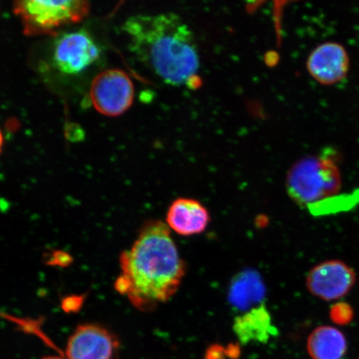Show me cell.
I'll use <instances>...</instances> for the list:
<instances>
[{
    "instance_id": "1",
    "label": "cell",
    "mask_w": 359,
    "mask_h": 359,
    "mask_svg": "<svg viewBox=\"0 0 359 359\" xmlns=\"http://www.w3.org/2000/svg\"><path fill=\"white\" fill-rule=\"evenodd\" d=\"M120 271L115 289L139 311H154L172 298L186 266L168 224L151 221L143 226L131 248L121 254Z\"/></svg>"
},
{
    "instance_id": "2",
    "label": "cell",
    "mask_w": 359,
    "mask_h": 359,
    "mask_svg": "<svg viewBox=\"0 0 359 359\" xmlns=\"http://www.w3.org/2000/svg\"><path fill=\"white\" fill-rule=\"evenodd\" d=\"M122 31L130 52L164 83L184 86L198 74L201 58L195 34L176 13L129 17Z\"/></svg>"
},
{
    "instance_id": "3",
    "label": "cell",
    "mask_w": 359,
    "mask_h": 359,
    "mask_svg": "<svg viewBox=\"0 0 359 359\" xmlns=\"http://www.w3.org/2000/svg\"><path fill=\"white\" fill-rule=\"evenodd\" d=\"M341 187L342 177L338 165L326 155L305 156L294 163L287 174V193L303 208H311L334 196Z\"/></svg>"
},
{
    "instance_id": "4",
    "label": "cell",
    "mask_w": 359,
    "mask_h": 359,
    "mask_svg": "<svg viewBox=\"0 0 359 359\" xmlns=\"http://www.w3.org/2000/svg\"><path fill=\"white\" fill-rule=\"evenodd\" d=\"M13 10L27 36L53 35L62 27L83 20L90 12V4L84 0H22L13 4Z\"/></svg>"
},
{
    "instance_id": "5",
    "label": "cell",
    "mask_w": 359,
    "mask_h": 359,
    "mask_svg": "<svg viewBox=\"0 0 359 359\" xmlns=\"http://www.w3.org/2000/svg\"><path fill=\"white\" fill-rule=\"evenodd\" d=\"M135 90L131 78L122 69L101 72L93 80L89 98L97 112L118 116L127 111L134 101Z\"/></svg>"
},
{
    "instance_id": "6",
    "label": "cell",
    "mask_w": 359,
    "mask_h": 359,
    "mask_svg": "<svg viewBox=\"0 0 359 359\" xmlns=\"http://www.w3.org/2000/svg\"><path fill=\"white\" fill-rule=\"evenodd\" d=\"M101 48L88 31L79 29L58 36L53 44L52 61L67 75H78L100 60Z\"/></svg>"
},
{
    "instance_id": "7",
    "label": "cell",
    "mask_w": 359,
    "mask_h": 359,
    "mask_svg": "<svg viewBox=\"0 0 359 359\" xmlns=\"http://www.w3.org/2000/svg\"><path fill=\"white\" fill-rule=\"evenodd\" d=\"M355 271L339 259L318 264L309 272L306 286L311 293L325 302L342 299L355 285Z\"/></svg>"
},
{
    "instance_id": "8",
    "label": "cell",
    "mask_w": 359,
    "mask_h": 359,
    "mask_svg": "<svg viewBox=\"0 0 359 359\" xmlns=\"http://www.w3.org/2000/svg\"><path fill=\"white\" fill-rule=\"evenodd\" d=\"M119 347V341L105 327L95 324L76 327L67 340V359H112Z\"/></svg>"
},
{
    "instance_id": "9",
    "label": "cell",
    "mask_w": 359,
    "mask_h": 359,
    "mask_svg": "<svg viewBox=\"0 0 359 359\" xmlns=\"http://www.w3.org/2000/svg\"><path fill=\"white\" fill-rule=\"evenodd\" d=\"M307 70L322 85H334L347 77L348 53L342 44L326 42L318 45L308 57Z\"/></svg>"
},
{
    "instance_id": "10",
    "label": "cell",
    "mask_w": 359,
    "mask_h": 359,
    "mask_svg": "<svg viewBox=\"0 0 359 359\" xmlns=\"http://www.w3.org/2000/svg\"><path fill=\"white\" fill-rule=\"evenodd\" d=\"M266 288L262 276L247 269L233 278L228 290V302L233 311L244 313L266 305Z\"/></svg>"
},
{
    "instance_id": "11",
    "label": "cell",
    "mask_w": 359,
    "mask_h": 359,
    "mask_svg": "<svg viewBox=\"0 0 359 359\" xmlns=\"http://www.w3.org/2000/svg\"><path fill=\"white\" fill-rule=\"evenodd\" d=\"M210 214L200 201L179 198L170 205L167 215L168 226L178 235H199L208 228Z\"/></svg>"
},
{
    "instance_id": "12",
    "label": "cell",
    "mask_w": 359,
    "mask_h": 359,
    "mask_svg": "<svg viewBox=\"0 0 359 359\" xmlns=\"http://www.w3.org/2000/svg\"><path fill=\"white\" fill-rule=\"evenodd\" d=\"M233 330L243 344L251 341L266 344L271 336L276 334L266 305L239 314L235 318Z\"/></svg>"
},
{
    "instance_id": "13",
    "label": "cell",
    "mask_w": 359,
    "mask_h": 359,
    "mask_svg": "<svg viewBox=\"0 0 359 359\" xmlns=\"http://www.w3.org/2000/svg\"><path fill=\"white\" fill-rule=\"evenodd\" d=\"M347 349L346 338L334 327H318L307 340L308 353L312 359H342Z\"/></svg>"
},
{
    "instance_id": "14",
    "label": "cell",
    "mask_w": 359,
    "mask_h": 359,
    "mask_svg": "<svg viewBox=\"0 0 359 359\" xmlns=\"http://www.w3.org/2000/svg\"><path fill=\"white\" fill-rule=\"evenodd\" d=\"M330 317L331 320L337 325H348L353 320V309L351 305L348 303H336L330 308Z\"/></svg>"
},
{
    "instance_id": "15",
    "label": "cell",
    "mask_w": 359,
    "mask_h": 359,
    "mask_svg": "<svg viewBox=\"0 0 359 359\" xmlns=\"http://www.w3.org/2000/svg\"><path fill=\"white\" fill-rule=\"evenodd\" d=\"M226 348L222 345L214 344L205 353L204 359H226Z\"/></svg>"
},
{
    "instance_id": "16",
    "label": "cell",
    "mask_w": 359,
    "mask_h": 359,
    "mask_svg": "<svg viewBox=\"0 0 359 359\" xmlns=\"http://www.w3.org/2000/svg\"><path fill=\"white\" fill-rule=\"evenodd\" d=\"M240 345L237 344H229L226 348V355L230 359H239L241 357Z\"/></svg>"
},
{
    "instance_id": "17",
    "label": "cell",
    "mask_w": 359,
    "mask_h": 359,
    "mask_svg": "<svg viewBox=\"0 0 359 359\" xmlns=\"http://www.w3.org/2000/svg\"><path fill=\"white\" fill-rule=\"evenodd\" d=\"M3 145H4V136H3L1 130H0V152H1V151H2Z\"/></svg>"
},
{
    "instance_id": "18",
    "label": "cell",
    "mask_w": 359,
    "mask_h": 359,
    "mask_svg": "<svg viewBox=\"0 0 359 359\" xmlns=\"http://www.w3.org/2000/svg\"><path fill=\"white\" fill-rule=\"evenodd\" d=\"M41 359H65V358L57 357V356H46V357L42 358Z\"/></svg>"
}]
</instances>
